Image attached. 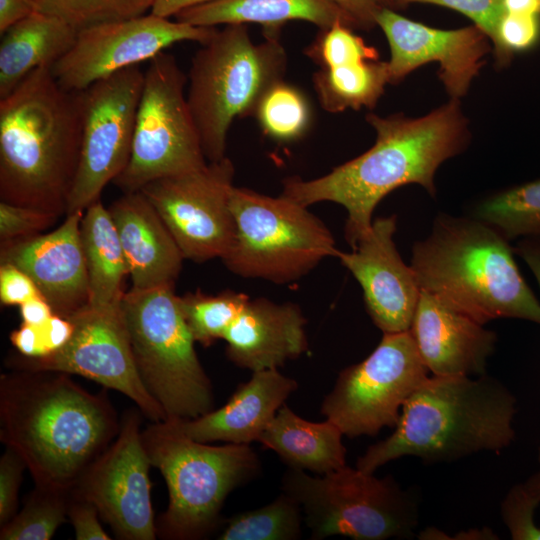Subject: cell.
<instances>
[{
  "instance_id": "27",
  "label": "cell",
  "mask_w": 540,
  "mask_h": 540,
  "mask_svg": "<svg viewBox=\"0 0 540 540\" xmlns=\"http://www.w3.org/2000/svg\"><path fill=\"white\" fill-rule=\"evenodd\" d=\"M342 436L331 421H307L284 403L258 442L278 454L289 468L321 475L346 465Z\"/></svg>"
},
{
  "instance_id": "43",
  "label": "cell",
  "mask_w": 540,
  "mask_h": 540,
  "mask_svg": "<svg viewBox=\"0 0 540 540\" xmlns=\"http://www.w3.org/2000/svg\"><path fill=\"white\" fill-rule=\"evenodd\" d=\"M99 511L93 502L75 490L69 491L67 517L77 540H109L111 537L102 528Z\"/></svg>"
},
{
  "instance_id": "50",
  "label": "cell",
  "mask_w": 540,
  "mask_h": 540,
  "mask_svg": "<svg viewBox=\"0 0 540 540\" xmlns=\"http://www.w3.org/2000/svg\"><path fill=\"white\" fill-rule=\"evenodd\" d=\"M504 12L540 15V0H503Z\"/></svg>"
},
{
  "instance_id": "11",
  "label": "cell",
  "mask_w": 540,
  "mask_h": 540,
  "mask_svg": "<svg viewBox=\"0 0 540 540\" xmlns=\"http://www.w3.org/2000/svg\"><path fill=\"white\" fill-rule=\"evenodd\" d=\"M186 82L173 55L164 51L149 61L130 158L113 181L124 193L207 163L185 95Z\"/></svg>"
},
{
  "instance_id": "40",
  "label": "cell",
  "mask_w": 540,
  "mask_h": 540,
  "mask_svg": "<svg viewBox=\"0 0 540 540\" xmlns=\"http://www.w3.org/2000/svg\"><path fill=\"white\" fill-rule=\"evenodd\" d=\"M58 217L41 209L0 202L1 244L41 234Z\"/></svg>"
},
{
  "instance_id": "15",
  "label": "cell",
  "mask_w": 540,
  "mask_h": 540,
  "mask_svg": "<svg viewBox=\"0 0 540 540\" xmlns=\"http://www.w3.org/2000/svg\"><path fill=\"white\" fill-rule=\"evenodd\" d=\"M234 165L228 157L156 179L141 191L156 209L185 259L223 258L235 223L230 208Z\"/></svg>"
},
{
  "instance_id": "44",
  "label": "cell",
  "mask_w": 540,
  "mask_h": 540,
  "mask_svg": "<svg viewBox=\"0 0 540 540\" xmlns=\"http://www.w3.org/2000/svg\"><path fill=\"white\" fill-rule=\"evenodd\" d=\"M39 296H42L39 289L25 272L10 263H0V300L2 304L20 306Z\"/></svg>"
},
{
  "instance_id": "35",
  "label": "cell",
  "mask_w": 540,
  "mask_h": 540,
  "mask_svg": "<svg viewBox=\"0 0 540 540\" xmlns=\"http://www.w3.org/2000/svg\"><path fill=\"white\" fill-rule=\"evenodd\" d=\"M37 11L54 15L77 30L151 12L154 0H33Z\"/></svg>"
},
{
  "instance_id": "42",
  "label": "cell",
  "mask_w": 540,
  "mask_h": 540,
  "mask_svg": "<svg viewBox=\"0 0 540 540\" xmlns=\"http://www.w3.org/2000/svg\"><path fill=\"white\" fill-rule=\"evenodd\" d=\"M25 468L27 467L23 458L14 449L6 446V450L0 459L1 526L16 514L18 491Z\"/></svg>"
},
{
  "instance_id": "9",
  "label": "cell",
  "mask_w": 540,
  "mask_h": 540,
  "mask_svg": "<svg viewBox=\"0 0 540 540\" xmlns=\"http://www.w3.org/2000/svg\"><path fill=\"white\" fill-rule=\"evenodd\" d=\"M282 492L300 505L313 540L335 535L355 540L410 538L418 524L414 497L392 476L378 478L347 465L318 476L288 468Z\"/></svg>"
},
{
  "instance_id": "12",
  "label": "cell",
  "mask_w": 540,
  "mask_h": 540,
  "mask_svg": "<svg viewBox=\"0 0 540 540\" xmlns=\"http://www.w3.org/2000/svg\"><path fill=\"white\" fill-rule=\"evenodd\" d=\"M428 372L410 331L385 333L368 357L339 373L321 412L347 437L375 436L396 426Z\"/></svg>"
},
{
  "instance_id": "21",
  "label": "cell",
  "mask_w": 540,
  "mask_h": 540,
  "mask_svg": "<svg viewBox=\"0 0 540 540\" xmlns=\"http://www.w3.org/2000/svg\"><path fill=\"white\" fill-rule=\"evenodd\" d=\"M427 369L436 376H481L497 343L495 332L421 290L409 329Z\"/></svg>"
},
{
  "instance_id": "49",
  "label": "cell",
  "mask_w": 540,
  "mask_h": 540,
  "mask_svg": "<svg viewBox=\"0 0 540 540\" xmlns=\"http://www.w3.org/2000/svg\"><path fill=\"white\" fill-rule=\"evenodd\" d=\"M209 1L211 0H154L150 13L164 18L175 17L187 8Z\"/></svg>"
},
{
  "instance_id": "36",
  "label": "cell",
  "mask_w": 540,
  "mask_h": 540,
  "mask_svg": "<svg viewBox=\"0 0 540 540\" xmlns=\"http://www.w3.org/2000/svg\"><path fill=\"white\" fill-rule=\"evenodd\" d=\"M306 54L323 69L378 60L377 50L342 23L321 29Z\"/></svg>"
},
{
  "instance_id": "3",
  "label": "cell",
  "mask_w": 540,
  "mask_h": 540,
  "mask_svg": "<svg viewBox=\"0 0 540 540\" xmlns=\"http://www.w3.org/2000/svg\"><path fill=\"white\" fill-rule=\"evenodd\" d=\"M83 91L63 89L50 68L0 99V198L66 214L82 132Z\"/></svg>"
},
{
  "instance_id": "30",
  "label": "cell",
  "mask_w": 540,
  "mask_h": 540,
  "mask_svg": "<svg viewBox=\"0 0 540 540\" xmlns=\"http://www.w3.org/2000/svg\"><path fill=\"white\" fill-rule=\"evenodd\" d=\"M468 215L508 240L540 236V180L496 192L476 203Z\"/></svg>"
},
{
  "instance_id": "17",
  "label": "cell",
  "mask_w": 540,
  "mask_h": 540,
  "mask_svg": "<svg viewBox=\"0 0 540 540\" xmlns=\"http://www.w3.org/2000/svg\"><path fill=\"white\" fill-rule=\"evenodd\" d=\"M151 466L140 416L135 410L128 411L115 440L88 467L73 490L95 504L118 538L153 540L157 525L151 503Z\"/></svg>"
},
{
  "instance_id": "47",
  "label": "cell",
  "mask_w": 540,
  "mask_h": 540,
  "mask_svg": "<svg viewBox=\"0 0 540 540\" xmlns=\"http://www.w3.org/2000/svg\"><path fill=\"white\" fill-rule=\"evenodd\" d=\"M514 249L530 268L540 289V236L521 238Z\"/></svg>"
},
{
  "instance_id": "32",
  "label": "cell",
  "mask_w": 540,
  "mask_h": 540,
  "mask_svg": "<svg viewBox=\"0 0 540 540\" xmlns=\"http://www.w3.org/2000/svg\"><path fill=\"white\" fill-rule=\"evenodd\" d=\"M249 299L246 294L231 290L217 295L196 291L179 296V307L195 342L209 346L223 339Z\"/></svg>"
},
{
  "instance_id": "2",
  "label": "cell",
  "mask_w": 540,
  "mask_h": 540,
  "mask_svg": "<svg viewBox=\"0 0 540 540\" xmlns=\"http://www.w3.org/2000/svg\"><path fill=\"white\" fill-rule=\"evenodd\" d=\"M0 438L25 461L38 486L70 491L117 437L106 394L69 374L13 370L0 377Z\"/></svg>"
},
{
  "instance_id": "39",
  "label": "cell",
  "mask_w": 540,
  "mask_h": 540,
  "mask_svg": "<svg viewBox=\"0 0 540 540\" xmlns=\"http://www.w3.org/2000/svg\"><path fill=\"white\" fill-rule=\"evenodd\" d=\"M539 503L540 498L531 493L524 483L508 491L501 505V514L512 539L540 540V527L534 521Z\"/></svg>"
},
{
  "instance_id": "33",
  "label": "cell",
  "mask_w": 540,
  "mask_h": 540,
  "mask_svg": "<svg viewBox=\"0 0 540 540\" xmlns=\"http://www.w3.org/2000/svg\"><path fill=\"white\" fill-rule=\"evenodd\" d=\"M69 491L36 485L24 507L1 526V540H48L66 520Z\"/></svg>"
},
{
  "instance_id": "16",
  "label": "cell",
  "mask_w": 540,
  "mask_h": 540,
  "mask_svg": "<svg viewBox=\"0 0 540 540\" xmlns=\"http://www.w3.org/2000/svg\"><path fill=\"white\" fill-rule=\"evenodd\" d=\"M216 30L150 12L99 23L78 30L72 47L50 70L63 89L83 91L116 72L150 61L175 43L193 41L202 45Z\"/></svg>"
},
{
  "instance_id": "45",
  "label": "cell",
  "mask_w": 540,
  "mask_h": 540,
  "mask_svg": "<svg viewBox=\"0 0 540 540\" xmlns=\"http://www.w3.org/2000/svg\"><path fill=\"white\" fill-rule=\"evenodd\" d=\"M353 21L356 29L377 26L376 18L383 9L398 10L395 0H333Z\"/></svg>"
},
{
  "instance_id": "37",
  "label": "cell",
  "mask_w": 540,
  "mask_h": 540,
  "mask_svg": "<svg viewBox=\"0 0 540 540\" xmlns=\"http://www.w3.org/2000/svg\"><path fill=\"white\" fill-rule=\"evenodd\" d=\"M72 332L73 324L68 318L53 314L39 325L22 323L10 334V340L22 356L41 358L64 346Z\"/></svg>"
},
{
  "instance_id": "38",
  "label": "cell",
  "mask_w": 540,
  "mask_h": 540,
  "mask_svg": "<svg viewBox=\"0 0 540 540\" xmlns=\"http://www.w3.org/2000/svg\"><path fill=\"white\" fill-rule=\"evenodd\" d=\"M540 39V15L504 12L493 43L498 63H508L516 52L526 51Z\"/></svg>"
},
{
  "instance_id": "10",
  "label": "cell",
  "mask_w": 540,
  "mask_h": 540,
  "mask_svg": "<svg viewBox=\"0 0 540 540\" xmlns=\"http://www.w3.org/2000/svg\"><path fill=\"white\" fill-rule=\"evenodd\" d=\"M230 208L235 235L222 261L241 277L287 283L339 253L325 224L282 194L271 197L234 186Z\"/></svg>"
},
{
  "instance_id": "25",
  "label": "cell",
  "mask_w": 540,
  "mask_h": 540,
  "mask_svg": "<svg viewBox=\"0 0 540 540\" xmlns=\"http://www.w3.org/2000/svg\"><path fill=\"white\" fill-rule=\"evenodd\" d=\"M176 20L201 27L257 23L265 37L276 36L288 21L303 20L320 29L336 23L356 29L333 0H211L179 12Z\"/></svg>"
},
{
  "instance_id": "34",
  "label": "cell",
  "mask_w": 540,
  "mask_h": 540,
  "mask_svg": "<svg viewBox=\"0 0 540 540\" xmlns=\"http://www.w3.org/2000/svg\"><path fill=\"white\" fill-rule=\"evenodd\" d=\"M255 115L266 134L277 140L290 141L307 130L310 109L304 95L282 80L264 94Z\"/></svg>"
},
{
  "instance_id": "1",
  "label": "cell",
  "mask_w": 540,
  "mask_h": 540,
  "mask_svg": "<svg viewBox=\"0 0 540 540\" xmlns=\"http://www.w3.org/2000/svg\"><path fill=\"white\" fill-rule=\"evenodd\" d=\"M458 100L451 99L419 118L368 114L366 120L376 131L370 149L319 178L286 179L282 195L305 207L323 201L343 206L345 239L355 247L370 230L378 203L393 190L419 184L435 197L437 169L469 142Z\"/></svg>"
},
{
  "instance_id": "13",
  "label": "cell",
  "mask_w": 540,
  "mask_h": 540,
  "mask_svg": "<svg viewBox=\"0 0 540 540\" xmlns=\"http://www.w3.org/2000/svg\"><path fill=\"white\" fill-rule=\"evenodd\" d=\"M68 319L73 332L64 346L46 357H12L13 370L80 375L126 395L152 422L165 421L163 409L139 376L121 302L88 303Z\"/></svg>"
},
{
  "instance_id": "6",
  "label": "cell",
  "mask_w": 540,
  "mask_h": 540,
  "mask_svg": "<svg viewBox=\"0 0 540 540\" xmlns=\"http://www.w3.org/2000/svg\"><path fill=\"white\" fill-rule=\"evenodd\" d=\"M153 467L165 479L167 510L157 524L165 539L195 540L221 525V509L232 490L253 480L261 463L250 444L212 446L191 439L168 421L142 431Z\"/></svg>"
},
{
  "instance_id": "26",
  "label": "cell",
  "mask_w": 540,
  "mask_h": 540,
  "mask_svg": "<svg viewBox=\"0 0 540 540\" xmlns=\"http://www.w3.org/2000/svg\"><path fill=\"white\" fill-rule=\"evenodd\" d=\"M78 30L54 15L35 11L1 34L0 99L29 74L51 68L75 42Z\"/></svg>"
},
{
  "instance_id": "19",
  "label": "cell",
  "mask_w": 540,
  "mask_h": 540,
  "mask_svg": "<svg viewBox=\"0 0 540 540\" xmlns=\"http://www.w3.org/2000/svg\"><path fill=\"white\" fill-rule=\"evenodd\" d=\"M396 215L378 217L351 252L337 258L360 284L366 311L385 333L409 331L421 288L394 243Z\"/></svg>"
},
{
  "instance_id": "31",
  "label": "cell",
  "mask_w": 540,
  "mask_h": 540,
  "mask_svg": "<svg viewBox=\"0 0 540 540\" xmlns=\"http://www.w3.org/2000/svg\"><path fill=\"white\" fill-rule=\"evenodd\" d=\"M300 505L282 492L271 503L235 514L223 522L220 540H296L302 536Z\"/></svg>"
},
{
  "instance_id": "46",
  "label": "cell",
  "mask_w": 540,
  "mask_h": 540,
  "mask_svg": "<svg viewBox=\"0 0 540 540\" xmlns=\"http://www.w3.org/2000/svg\"><path fill=\"white\" fill-rule=\"evenodd\" d=\"M35 11L33 0H0V34Z\"/></svg>"
},
{
  "instance_id": "51",
  "label": "cell",
  "mask_w": 540,
  "mask_h": 540,
  "mask_svg": "<svg viewBox=\"0 0 540 540\" xmlns=\"http://www.w3.org/2000/svg\"><path fill=\"white\" fill-rule=\"evenodd\" d=\"M524 484L531 493L540 498V470L530 476Z\"/></svg>"
},
{
  "instance_id": "5",
  "label": "cell",
  "mask_w": 540,
  "mask_h": 540,
  "mask_svg": "<svg viewBox=\"0 0 540 540\" xmlns=\"http://www.w3.org/2000/svg\"><path fill=\"white\" fill-rule=\"evenodd\" d=\"M509 241L479 219L440 213L413 245L410 266L421 290L483 325L500 318L540 324V301Z\"/></svg>"
},
{
  "instance_id": "28",
  "label": "cell",
  "mask_w": 540,
  "mask_h": 540,
  "mask_svg": "<svg viewBox=\"0 0 540 540\" xmlns=\"http://www.w3.org/2000/svg\"><path fill=\"white\" fill-rule=\"evenodd\" d=\"M80 234L89 279L88 303L95 306L120 303L128 269L116 226L101 199L84 210Z\"/></svg>"
},
{
  "instance_id": "20",
  "label": "cell",
  "mask_w": 540,
  "mask_h": 540,
  "mask_svg": "<svg viewBox=\"0 0 540 540\" xmlns=\"http://www.w3.org/2000/svg\"><path fill=\"white\" fill-rule=\"evenodd\" d=\"M84 211L68 214L55 230L1 244L0 262L25 272L54 314L64 318L89 302V279L81 241Z\"/></svg>"
},
{
  "instance_id": "23",
  "label": "cell",
  "mask_w": 540,
  "mask_h": 540,
  "mask_svg": "<svg viewBox=\"0 0 540 540\" xmlns=\"http://www.w3.org/2000/svg\"><path fill=\"white\" fill-rule=\"evenodd\" d=\"M296 380L278 369L252 372L238 386L225 405L189 420H171L177 429L193 440L251 444L264 430L287 398L297 389Z\"/></svg>"
},
{
  "instance_id": "8",
  "label": "cell",
  "mask_w": 540,
  "mask_h": 540,
  "mask_svg": "<svg viewBox=\"0 0 540 540\" xmlns=\"http://www.w3.org/2000/svg\"><path fill=\"white\" fill-rule=\"evenodd\" d=\"M139 376L166 420H189L213 409L212 385L174 286L133 289L121 301Z\"/></svg>"
},
{
  "instance_id": "14",
  "label": "cell",
  "mask_w": 540,
  "mask_h": 540,
  "mask_svg": "<svg viewBox=\"0 0 540 540\" xmlns=\"http://www.w3.org/2000/svg\"><path fill=\"white\" fill-rule=\"evenodd\" d=\"M144 72L131 66L83 90L81 147L66 215L84 211L125 169Z\"/></svg>"
},
{
  "instance_id": "18",
  "label": "cell",
  "mask_w": 540,
  "mask_h": 540,
  "mask_svg": "<svg viewBox=\"0 0 540 540\" xmlns=\"http://www.w3.org/2000/svg\"><path fill=\"white\" fill-rule=\"evenodd\" d=\"M376 24L390 47L389 83L397 84L428 62L439 63V78L452 99L464 96L490 50L488 36L472 26L442 30L383 9Z\"/></svg>"
},
{
  "instance_id": "52",
  "label": "cell",
  "mask_w": 540,
  "mask_h": 540,
  "mask_svg": "<svg viewBox=\"0 0 540 540\" xmlns=\"http://www.w3.org/2000/svg\"><path fill=\"white\" fill-rule=\"evenodd\" d=\"M538 461L540 463V447H539V450H538Z\"/></svg>"
},
{
  "instance_id": "41",
  "label": "cell",
  "mask_w": 540,
  "mask_h": 540,
  "mask_svg": "<svg viewBox=\"0 0 540 540\" xmlns=\"http://www.w3.org/2000/svg\"><path fill=\"white\" fill-rule=\"evenodd\" d=\"M398 10L410 4H432L455 10L469 19L495 42L498 23L504 14L503 0H395Z\"/></svg>"
},
{
  "instance_id": "24",
  "label": "cell",
  "mask_w": 540,
  "mask_h": 540,
  "mask_svg": "<svg viewBox=\"0 0 540 540\" xmlns=\"http://www.w3.org/2000/svg\"><path fill=\"white\" fill-rule=\"evenodd\" d=\"M108 210L122 245L131 288L174 286L185 258L145 195L126 192Z\"/></svg>"
},
{
  "instance_id": "7",
  "label": "cell",
  "mask_w": 540,
  "mask_h": 540,
  "mask_svg": "<svg viewBox=\"0 0 540 540\" xmlns=\"http://www.w3.org/2000/svg\"><path fill=\"white\" fill-rule=\"evenodd\" d=\"M287 64L278 37L254 43L245 24L225 25L192 59L187 102L209 162L225 157L237 117L255 115L264 94L282 81Z\"/></svg>"
},
{
  "instance_id": "4",
  "label": "cell",
  "mask_w": 540,
  "mask_h": 540,
  "mask_svg": "<svg viewBox=\"0 0 540 540\" xmlns=\"http://www.w3.org/2000/svg\"><path fill=\"white\" fill-rule=\"evenodd\" d=\"M515 405L508 388L486 374L428 376L405 402L393 433L371 445L356 468L374 473L404 456L436 463L501 451L515 438Z\"/></svg>"
},
{
  "instance_id": "48",
  "label": "cell",
  "mask_w": 540,
  "mask_h": 540,
  "mask_svg": "<svg viewBox=\"0 0 540 540\" xmlns=\"http://www.w3.org/2000/svg\"><path fill=\"white\" fill-rule=\"evenodd\" d=\"M22 323L39 325L46 322L53 314V310L44 297L30 299L20 305Z\"/></svg>"
},
{
  "instance_id": "22",
  "label": "cell",
  "mask_w": 540,
  "mask_h": 540,
  "mask_svg": "<svg viewBox=\"0 0 540 540\" xmlns=\"http://www.w3.org/2000/svg\"><path fill=\"white\" fill-rule=\"evenodd\" d=\"M307 320L294 303L249 299L226 330V354L237 366L252 372L278 369L308 348Z\"/></svg>"
},
{
  "instance_id": "29",
  "label": "cell",
  "mask_w": 540,
  "mask_h": 540,
  "mask_svg": "<svg viewBox=\"0 0 540 540\" xmlns=\"http://www.w3.org/2000/svg\"><path fill=\"white\" fill-rule=\"evenodd\" d=\"M322 107L329 112L373 108L389 83L387 62L379 60L321 68L313 76Z\"/></svg>"
}]
</instances>
